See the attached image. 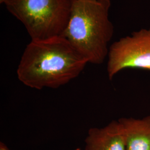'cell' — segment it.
Here are the masks:
<instances>
[{
	"label": "cell",
	"instance_id": "3957f363",
	"mask_svg": "<svg viewBox=\"0 0 150 150\" xmlns=\"http://www.w3.org/2000/svg\"><path fill=\"white\" fill-rule=\"evenodd\" d=\"M3 4L23 23L31 40H41L62 36L72 0H5Z\"/></svg>",
	"mask_w": 150,
	"mask_h": 150
},
{
	"label": "cell",
	"instance_id": "6da1fadb",
	"mask_svg": "<svg viewBox=\"0 0 150 150\" xmlns=\"http://www.w3.org/2000/svg\"><path fill=\"white\" fill-rule=\"evenodd\" d=\"M87 64L63 36L31 40L22 55L17 76L32 89H56L77 78Z\"/></svg>",
	"mask_w": 150,
	"mask_h": 150
},
{
	"label": "cell",
	"instance_id": "52a82bcc",
	"mask_svg": "<svg viewBox=\"0 0 150 150\" xmlns=\"http://www.w3.org/2000/svg\"><path fill=\"white\" fill-rule=\"evenodd\" d=\"M0 150H10L9 148L7 147V145H5L4 142H0Z\"/></svg>",
	"mask_w": 150,
	"mask_h": 150
},
{
	"label": "cell",
	"instance_id": "8992f818",
	"mask_svg": "<svg viewBox=\"0 0 150 150\" xmlns=\"http://www.w3.org/2000/svg\"><path fill=\"white\" fill-rule=\"evenodd\" d=\"M121 124L126 150H150V115L142 118L122 117Z\"/></svg>",
	"mask_w": 150,
	"mask_h": 150
},
{
	"label": "cell",
	"instance_id": "9c48e42d",
	"mask_svg": "<svg viewBox=\"0 0 150 150\" xmlns=\"http://www.w3.org/2000/svg\"><path fill=\"white\" fill-rule=\"evenodd\" d=\"M81 150L80 149H79V148H77V149H76V150Z\"/></svg>",
	"mask_w": 150,
	"mask_h": 150
},
{
	"label": "cell",
	"instance_id": "5b68a950",
	"mask_svg": "<svg viewBox=\"0 0 150 150\" xmlns=\"http://www.w3.org/2000/svg\"><path fill=\"white\" fill-rule=\"evenodd\" d=\"M85 150H126L123 129L118 120H113L103 127L89 129Z\"/></svg>",
	"mask_w": 150,
	"mask_h": 150
},
{
	"label": "cell",
	"instance_id": "277c9868",
	"mask_svg": "<svg viewBox=\"0 0 150 150\" xmlns=\"http://www.w3.org/2000/svg\"><path fill=\"white\" fill-rule=\"evenodd\" d=\"M107 59V75L111 80L126 69L150 70V28L134 31L113 42Z\"/></svg>",
	"mask_w": 150,
	"mask_h": 150
},
{
	"label": "cell",
	"instance_id": "ba28073f",
	"mask_svg": "<svg viewBox=\"0 0 150 150\" xmlns=\"http://www.w3.org/2000/svg\"><path fill=\"white\" fill-rule=\"evenodd\" d=\"M5 0H0V4H4Z\"/></svg>",
	"mask_w": 150,
	"mask_h": 150
},
{
	"label": "cell",
	"instance_id": "7a4b0ae2",
	"mask_svg": "<svg viewBox=\"0 0 150 150\" xmlns=\"http://www.w3.org/2000/svg\"><path fill=\"white\" fill-rule=\"evenodd\" d=\"M110 0H72L70 18L62 36L87 61L100 64L107 57L114 26Z\"/></svg>",
	"mask_w": 150,
	"mask_h": 150
}]
</instances>
